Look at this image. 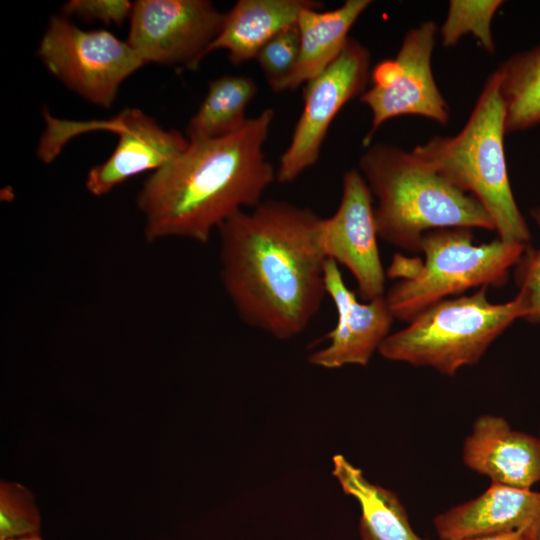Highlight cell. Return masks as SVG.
<instances>
[{
	"label": "cell",
	"instance_id": "7",
	"mask_svg": "<svg viewBox=\"0 0 540 540\" xmlns=\"http://www.w3.org/2000/svg\"><path fill=\"white\" fill-rule=\"evenodd\" d=\"M38 56L68 88L109 108L122 82L146 63L134 48L105 29L83 30L54 16L40 41Z\"/></svg>",
	"mask_w": 540,
	"mask_h": 540
},
{
	"label": "cell",
	"instance_id": "1",
	"mask_svg": "<svg viewBox=\"0 0 540 540\" xmlns=\"http://www.w3.org/2000/svg\"><path fill=\"white\" fill-rule=\"evenodd\" d=\"M322 219L310 208L266 200L217 229L222 286L247 325L287 340L317 315L327 295Z\"/></svg>",
	"mask_w": 540,
	"mask_h": 540
},
{
	"label": "cell",
	"instance_id": "28",
	"mask_svg": "<svg viewBox=\"0 0 540 540\" xmlns=\"http://www.w3.org/2000/svg\"><path fill=\"white\" fill-rule=\"evenodd\" d=\"M538 437H539V440H540V433H539V436H538Z\"/></svg>",
	"mask_w": 540,
	"mask_h": 540
},
{
	"label": "cell",
	"instance_id": "14",
	"mask_svg": "<svg viewBox=\"0 0 540 540\" xmlns=\"http://www.w3.org/2000/svg\"><path fill=\"white\" fill-rule=\"evenodd\" d=\"M462 460L491 484L532 489L540 481L539 437L513 429L501 416L476 418L464 440Z\"/></svg>",
	"mask_w": 540,
	"mask_h": 540
},
{
	"label": "cell",
	"instance_id": "5",
	"mask_svg": "<svg viewBox=\"0 0 540 540\" xmlns=\"http://www.w3.org/2000/svg\"><path fill=\"white\" fill-rule=\"evenodd\" d=\"M526 245L499 238L475 244L469 228L425 233L423 260L396 254L387 269L388 277L400 279L385 293L394 318L409 322L427 307L469 289L503 286Z\"/></svg>",
	"mask_w": 540,
	"mask_h": 540
},
{
	"label": "cell",
	"instance_id": "18",
	"mask_svg": "<svg viewBox=\"0 0 540 540\" xmlns=\"http://www.w3.org/2000/svg\"><path fill=\"white\" fill-rule=\"evenodd\" d=\"M333 475L343 491L360 505V535L363 540H424L412 529L398 496L370 482L361 469L340 454L333 457Z\"/></svg>",
	"mask_w": 540,
	"mask_h": 540
},
{
	"label": "cell",
	"instance_id": "15",
	"mask_svg": "<svg viewBox=\"0 0 540 540\" xmlns=\"http://www.w3.org/2000/svg\"><path fill=\"white\" fill-rule=\"evenodd\" d=\"M433 524L440 540L510 532H527L540 540V491L491 484L476 498L438 514Z\"/></svg>",
	"mask_w": 540,
	"mask_h": 540
},
{
	"label": "cell",
	"instance_id": "16",
	"mask_svg": "<svg viewBox=\"0 0 540 540\" xmlns=\"http://www.w3.org/2000/svg\"><path fill=\"white\" fill-rule=\"evenodd\" d=\"M323 8L315 0H239L225 13L219 34L206 48L207 54L218 49L228 52L229 61L239 65L256 58L259 50L277 33L297 24L301 13Z\"/></svg>",
	"mask_w": 540,
	"mask_h": 540
},
{
	"label": "cell",
	"instance_id": "11",
	"mask_svg": "<svg viewBox=\"0 0 540 540\" xmlns=\"http://www.w3.org/2000/svg\"><path fill=\"white\" fill-rule=\"evenodd\" d=\"M378 237L371 191L360 171L349 169L337 210L322 219L320 241L326 258L352 274L363 301L385 295Z\"/></svg>",
	"mask_w": 540,
	"mask_h": 540
},
{
	"label": "cell",
	"instance_id": "22",
	"mask_svg": "<svg viewBox=\"0 0 540 540\" xmlns=\"http://www.w3.org/2000/svg\"><path fill=\"white\" fill-rule=\"evenodd\" d=\"M40 517L33 496L20 484L0 486V540L39 535Z\"/></svg>",
	"mask_w": 540,
	"mask_h": 540
},
{
	"label": "cell",
	"instance_id": "8",
	"mask_svg": "<svg viewBox=\"0 0 540 540\" xmlns=\"http://www.w3.org/2000/svg\"><path fill=\"white\" fill-rule=\"evenodd\" d=\"M436 33L432 20L410 29L397 56L372 69V86L360 96L372 114L371 127L363 140L365 146L370 145L383 123L395 117L417 115L442 125L449 121L450 109L431 66Z\"/></svg>",
	"mask_w": 540,
	"mask_h": 540
},
{
	"label": "cell",
	"instance_id": "20",
	"mask_svg": "<svg viewBox=\"0 0 540 540\" xmlns=\"http://www.w3.org/2000/svg\"><path fill=\"white\" fill-rule=\"evenodd\" d=\"M496 72L505 106L506 132L540 124V45L512 55Z\"/></svg>",
	"mask_w": 540,
	"mask_h": 540
},
{
	"label": "cell",
	"instance_id": "4",
	"mask_svg": "<svg viewBox=\"0 0 540 540\" xmlns=\"http://www.w3.org/2000/svg\"><path fill=\"white\" fill-rule=\"evenodd\" d=\"M505 133V106L494 71L458 134L432 137L411 152L476 198L490 216L499 239L527 244L530 231L510 185Z\"/></svg>",
	"mask_w": 540,
	"mask_h": 540
},
{
	"label": "cell",
	"instance_id": "13",
	"mask_svg": "<svg viewBox=\"0 0 540 540\" xmlns=\"http://www.w3.org/2000/svg\"><path fill=\"white\" fill-rule=\"evenodd\" d=\"M326 294L335 305L337 322L327 334L329 344L309 357L310 363L328 368L365 366L390 335L395 319L385 295L360 302L344 282L339 265L327 259Z\"/></svg>",
	"mask_w": 540,
	"mask_h": 540
},
{
	"label": "cell",
	"instance_id": "19",
	"mask_svg": "<svg viewBox=\"0 0 540 540\" xmlns=\"http://www.w3.org/2000/svg\"><path fill=\"white\" fill-rule=\"evenodd\" d=\"M256 94L257 84L247 75H222L213 79L188 122L186 137L214 139L239 131L248 120L246 109Z\"/></svg>",
	"mask_w": 540,
	"mask_h": 540
},
{
	"label": "cell",
	"instance_id": "23",
	"mask_svg": "<svg viewBox=\"0 0 540 540\" xmlns=\"http://www.w3.org/2000/svg\"><path fill=\"white\" fill-rule=\"evenodd\" d=\"M298 55L299 32L296 24L277 33L259 50L255 60L273 92H283Z\"/></svg>",
	"mask_w": 540,
	"mask_h": 540
},
{
	"label": "cell",
	"instance_id": "21",
	"mask_svg": "<svg viewBox=\"0 0 540 540\" xmlns=\"http://www.w3.org/2000/svg\"><path fill=\"white\" fill-rule=\"evenodd\" d=\"M502 4L501 0H451L440 29L443 46H454L463 36L471 34L485 51L493 53L491 23Z\"/></svg>",
	"mask_w": 540,
	"mask_h": 540
},
{
	"label": "cell",
	"instance_id": "6",
	"mask_svg": "<svg viewBox=\"0 0 540 540\" xmlns=\"http://www.w3.org/2000/svg\"><path fill=\"white\" fill-rule=\"evenodd\" d=\"M489 287L471 295L437 302L383 341L378 352L385 359L429 367L454 376L477 364L490 345L516 320L524 318L521 298L505 303L488 299Z\"/></svg>",
	"mask_w": 540,
	"mask_h": 540
},
{
	"label": "cell",
	"instance_id": "2",
	"mask_svg": "<svg viewBox=\"0 0 540 540\" xmlns=\"http://www.w3.org/2000/svg\"><path fill=\"white\" fill-rule=\"evenodd\" d=\"M273 119L266 108L231 135L189 140L181 154L153 171L136 198L146 240L206 243L230 217L261 203L276 180L264 153Z\"/></svg>",
	"mask_w": 540,
	"mask_h": 540
},
{
	"label": "cell",
	"instance_id": "25",
	"mask_svg": "<svg viewBox=\"0 0 540 540\" xmlns=\"http://www.w3.org/2000/svg\"><path fill=\"white\" fill-rule=\"evenodd\" d=\"M133 3L127 0H70L62 7L63 16L121 25L130 18Z\"/></svg>",
	"mask_w": 540,
	"mask_h": 540
},
{
	"label": "cell",
	"instance_id": "24",
	"mask_svg": "<svg viewBox=\"0 0 540 540\" xmlns=\"http://www.w3.org/2000/svg\"><path fill=\"white\" fill-rule=\"evenodd\" d=\"M531 217L540 230V206L531 210ZM515 280L519 288L526 321L540 323V245L533 249L526 245L522 256L515 265Z\"/></svg>",
	"mask_w": 540,
	"mask_h": 540
},
{
	"label": "cell",
	"instance_id": "10",
	"mask_svg": "<svg viewBox=\"0 0 540 540\" xmlns=\"http://www.w3.org/2000/svg\"><path fill=\"white\" fill-rule=\"evenodd\" d=\"M224 18L208 0H138L133 2L127 42L145 63L196 69Z\"/></svg>",
	"mask_w": 540,
	"mask_h": 540
},
{
	"label": "cell",
	"instance_id": "9",
	"mask_svg": "<svg viewBox=\"0 0 540 540\" xmlns=\"http://www.w3.org/2000/svg\"><path fill=\"white\" fill-rule=\"evenodd\" d=\"M370 52L349 38L338 58L305 84L303 109L279 160L276 181L290 183L319 159L327 132L346 103L366 91Z\"/></svg>",
	"mask_w": 540,
	"mask_h": 540
},
{
	"label": "cell",
	"instance_id": "3",
	"mask_svg": "<svg viewBox=\"0 0 540 540\" xmlns=\"http://www.w3.org/2000/svg\"><path fill=\"white\" fill-rule=\"evenodd\" d=\"M372 196L378 235L387 243L420 252L422 236L442 228L495 231L479 201L412 152L376 143L359 159Z\"/></svg>",
	"mask_w": 540,
	"mask_h": 540
},
{
	"label": "cell",
	"instance_id": "12",
	"mask_svg": "<svg viewBox=\"0 0 540 540\" xmlns=\"http://www.w3.org/2000/svg\"><path fill=\"white\" fill-rule=\"evenodd\" d=\"M78 128L81 131L110 130L119 136L110 157L93 166L87 174L86 188L95 196L111 192L139 173L158 170L181 154L189 144L186 135L163 128L137 108H127L109 120L78 124Z\"/></svg>",
	"mask_w": 540,
	"mask_h": 540
},
{
	"label": "cell",
	"instance_id": "17",
	"mask_svg": "<svg viewBox=\"0 0 540 540\" xmlns=\"http://www.w3.org/2000/svg\"><path fill=\"white\" fill-rule=\"evenodd\" d=\"M371 3L370 0H346L332 10H304L296 24L299 32L298 60L283 91L299 88L331 65L349 40L350 29Z\"/></svg>",
	"mask_w": 540,
	"mask_h": 540
},
{
	"label": "cell",
	"instance_id": "26",
	"mask_svg": "<svg viewBox=\"0 0 540 540\" xmlns=\"http://www.w3.org/2000/svg\"><path fill=\"white\" fill-rule=\"evenodd\" d=\"M466 540H537V538L527 532H510L496 535H488L470 538Z\"/></svg>",
	"mask_w": 540,
	"mask_h": 540
},
{
	"label": "cell",
	"instance_id": "27",
	"mask_svg": "<svg viewBox=\"0 0 540 540\" xmlns=\"http://www.w3.org/2000/svg\"><path fill=\"white\" fill-rule=\"evenodd\" d=\"M9 540H42L39 535L35 536H28V537H22V538H16V539H9Z\"/></svg>",
	"mask_w": 540,
	"mask_h": 540
}]
</instances>
